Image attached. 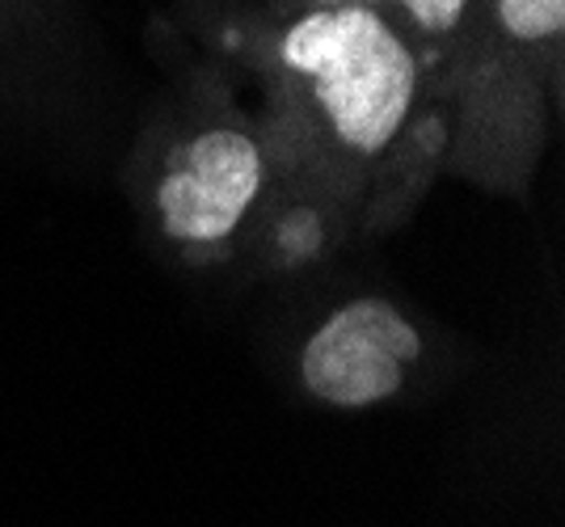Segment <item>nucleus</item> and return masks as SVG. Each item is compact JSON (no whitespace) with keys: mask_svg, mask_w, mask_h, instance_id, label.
I'll return each mask as SVG.
<instances>
[{"mask_svg":"<svg viewBox=\"0 0 565 527\" xmlns=\"http://www.w3.org/2000/svg\"><path fill=\"white\" fill-rule=\"evenodd\" d=\"M282 64L312 76L317 106L354 152L393 144L414 106V55L363 4H333L300 18L282 39Z\"/></svg>","mask_w":565,"mask_h":527,"instance_id":"f257e3e1","label":"nucleus"},{"mask_svg":"<svg viewBox=\"0 0 565 527\" xmlns=\"http://www.w3.org/2000/svg\"><path fill=\"white\" fill-rule=\"evenodd\" d=\"M282 249L291 254V258H300V254H312L317 249V240H321V233H317V219L312 216H296V219H287L282 224Z\"/></svg>","mask_w":565,"mask_h":527,"instance_id":"423d86ee","label":"nucleus"},{"mask_svg":"<svg viewBox=\"0 0 565 527\" xmlns=\"http://www.w3.org/2000/svg\"><path fill=\"white\" fill-rule=\"evenodd\" d=\"M326 4H342V0H326ZM397 4H405L409 18L423 30H451V25L460 22L469 0H397Z\"/></svg>","mask_w":565,"mask_h":527,"instance_id":"39448f33","label":"nucleus"},{"mask_svg":"<svg viewBox=\"0 0 565 527\" xmlns=\"http://www.w3.org/2000/svg\"><path fill=\"white\" fill-rule=\"evenodd\" d=\"M498 22L523 43H541L565 25V0H498Z\"/></svg>","mask_w":565,"mask_h":527,"instance_id":"20e7f679","label":"nucleus"},{"mask_svg":"<svg viewBox=\"0 0 565 527\" xmlns=\"http://www.w3.org/2000/svg\"><path fill=\"white\" fill-rule=\"evenodd\" d=\"M262 186V152L233 127L207 131L178 152L161 182V219L178 240H224Z\"/></svg>","mask_w":565,"mask_h":527,"instance_id":"7ed1b4c3","label":"nucleus"},{"mask_svg":"<svg viewBox=\"0 0 565 527\" xmlns=\"http://www.w3.org/2000/svg\"><path fill=\"white\" fill-rule=\"evenodd\" d=\"M418 351V330L393 304L354 300L308 337L300 376L312 397L338 409H363L397 392Z\"/></svg>","mask_w":565,"mask_h":527,"instance_id":"f03ea898","label":"nucleus"}]
</instances>
